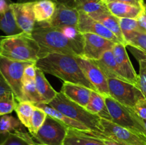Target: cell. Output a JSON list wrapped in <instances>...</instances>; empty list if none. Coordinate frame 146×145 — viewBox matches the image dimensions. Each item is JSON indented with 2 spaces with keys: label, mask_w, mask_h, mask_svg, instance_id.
Listing matches in <instances>:
<instances>
[{
  "label": "cell",
  "mask_w": 146,
  "mask_h": 145,
  "mask_svg": "<svg viewBox=\"0 0 146 145\" xmlns=\"http://www.w3.org/2000/svg\"><path fill=\"white\" fill-rule=\"evenodd\" d=\"M35 65L44 73L54 75L64 82L78 84L96 91L84 75L74 55L51 53L38 58Z\"/></svg>",
  "instance_id": "6da1fadb"
},
{
  "label": "cell",
  "mask_w": 146,
  "mask_h": 145,
  "mask_svg": "<svg viewBox=\"0 0 146 145\" xmlns=\"http://www.w3.org/2000/svg\"><path fill=\"white\" fill-rule=\"evenodd\" d=\"M31 34L40 47L39 58L51 53L83 56L84 45L70 39L59 28L36 22Z\"/></svg>",
  "instance_id": "7a4b0ae2"
},
{
  "label": "cell",
  "mask_w": 146,
  "mask_h": 145,
  "mask_svg": "<svg viewBox=\"0 0 146 145\" xmlns=\"http://www.w3.org/2000/svg\"><path fill=\"white\" fill-rule=\"evenodd\" d=\"M40 47L31 34L23 32L6 36L0 48V55L9 59L35 63L39 58Z\"/></svg>",
  "instance_id": "3957f363"
},
{
  "label": "cell",
  "mask_w": 146,
  "mask_h": 145,
  "mask_svg": "<svg viewBox=\"0 0 146 145\" xmlns=\"http://www.w3.org/2000/svg\"><path fill=\"white\" fill-rule=\"evenodd\" d=\"M48 105L68 117L84 124L91 130L103 133L101 118L98 115L88 112L84 107L81 106L68 99L61 92H58L56 98L48 104Z\"/></svg>",
  "instance_id": "277c9868"
},
{
  "label": "cell",
  "mask_w": 146,
  "mask_h": 145,
  "mask_svg": "<svg viewBox=\"0 0 146 145\" xmlns=\"http://www.w3.org/2000/svg\"><path fill=\"white\" fill-rule=\"evenodd\" d=\"M105 100L113 122L127 128L146 139L143 121L137 115L133 108L122 105L111 96L105 97Z\"/></svg>",
  "instance_id": "5b68a950"
},
{
  "label": "cell",
  "mask_w": 146,
  "mask_h": 145,
  "mask_svg": "<svg viewBox=\"0 0 146 145\" xmlns=\"http://www.w3.org/2000/svg\"><path fill=\"white\" fill-rule=\"evenodd\" d=\"M34 63L14 61L0 55V72L4 77L18 102L22 101V81L26 67Z\"/></svg>",
  "instance_id": "8992f818"
},
{
  "label": "cell",
  "mask_w": 146,
  "mask_h": 145,
  "mask_svg": "<svg viewBox=\"0 0 146 145\" xmlns=\"http://www.w3.org/2000/svg\"><path fill=\"white\" fill-rule=\"evenodd\" d=\"M110 96L126 107L133 108L138 100L145 98L135 85L118 79H108Z\"/></svg>",
  "instance_id": "52a82bcc"
},
{
  "label": "cell",
  "mask_w": 146,
  "mask_h": 145,
  "mask_svg": "<svg viewBox=\"0 0 146 145\" xmlns=\"http://www.w3.org/2000/svg\"><path fill=\"white\" fill-rule=\"evenodd\" d=\"M68 127L55 118L47 115L44 124L33 138L44 145H63Z\"/></svg>",
  "instance_id": "ba28073f"
},
{
  "label": "cell",
  "mask_w": 146,
  "mask_h": 145,
  "mask_svg": "<svg viewBox=\"0 0 146 145\" xmlns=\"http://www.w3.org/2000/svg\"><path fill=\"white\" fill-rule=\"evenodd\" d=\"M101 123L103 133L111 139L125 145H146V139L127 128L101 118Z\"/></svg>",
  "instance_id": "9c48e42d"
},
{
  "label": "cell",
  "mask_w": 146,
  "mask_h": 145,
  "mask_svg": "<svg viewBox=\"0 0 146 145\" xmlns=\"http://www.w3.org/2000/svg\"><path fill=\"white\" fill-rule=\"evenodd\" d=\"M76 61L87 79L96 91L104 97L110 96L108 78L93 61L82 56H76Z\"/></svg>",
  "instance_id": "30bf717a"
},
{
  "label": "cell",
  "mask_w": 146,
  "mask_h": 145,
  "mask_svg": "<svg viewBox=\"0 0 146 145\" xmlns=\"http://www.w3.org/2000/svg\"><path fill=\"white\" fill-rule=\"evenodd\" d=\"M84 34V44L83 56L91 61L99 60L106 51L113 49L116 43L91 33Z\"/></svg>",
  "instance_id": "8fae6325"
},
{
  "label": "cell",
  "mask_w": 146,
  "mask_h": 145,
  "mask_svg": "<svg viewBox=\"0 0 146 145\" xmlns=\"http://www.w3.org/2000/svg\"><path fill=\"white\" fill-rule=\"evenodd\" d=\"M79 11L76 9L63 3L56 2L54 16L48 23H44L55 28L74 26L78 28Z\"/></svg>",
  "instance_id": "7c38bea8"
},
{
  "label": "cell",
  "mask_w": 146,
  "mask_h": 145,
  "mask_svg": "<svg viewBox=\"0 0 146 145\" xmlns=\"http://www.w3.org/2000/svg\"><path fill=\"white\" fill-rule=\"evenodd\" d=\"M125 45L116 43L112 51L123 76L127 81L138 88V74L136 73L127 53Z\"/></svg>",
  "instance_id": "4fadbf2b"
},
{
  "label": "cell",
  "mask_w": 146,
  "mask_h": 145,
  "mask_svg": "<svg viewBox=\"0 0 146 145\" xmlns=\"http://www.w3.org/2000/svg\"><path fill=\"white\" fill-rule=\"evenodd\" d=\"M79 11V19H78V29L82 34L91 33L101 36L104 38L112 41L115 43H121L118 37L111 32L101 23L94 19L90 15L84 11Z\"/></svg>",
  "instance_id": "5bb4252c"
},
{
  "label": "cell",
  "mask_w": 146,
  "mask_h": 145,
  "mask_svg": "<svg viewBox=\"0 0 146 145\" xmlns=\"http://www.w3.org/2000/svg\"><path fill=\"white\" fill-rule=\"evenodd\" d=\"M33 5L34 2H17L11 4L17 25L23 32L29 34H31L36 23Z\"/></svg>",
  "instance_id": "9a60e30c"
},
{
  "label": "cell",
  "mask_w": 146,
  "mask_h": 145,
  "mask_svg": "<svg viewBox=\"0 0 146 145\" xmlns=\"http://www.w3.org/2000/svg\"><path fill=\"white\" fill-rule=\"evenodd\" d=\"M92 91V90L83 85L64 82L60 92L68 99L85 107L89 101Z\"/></svg>",
  "instance_id": "2e32d148"
},
{
  "label": "cell",
  "mask_w": 146,
  "mask_h": 145,
  "mask_svg": "<svg viewBox=\"0 0 146 145\" xmlns=\"http://www.w3.org/2000/svg\"><path fill=\"white\" fill-rule=\"evenodd\" d=\"M93 61L99 67L108 79H118L128 82L121 74L112 50L106 51L99 60Z\"/></svg>",
  "instance_id": "e0dca14e"
},
{
  "label": "cell",
  "mask_w": 146,
  "mask_h": 145,
  "mask_svg": "<svg viewBox=\"0 0 146 145\" xmlns=\"http://www.w3.org/2000/svg\"><path fill=\"white\" fill-rule=\"evenodd\" d=\"M88 15H90V16L92 17L94 19L99 21L104 26H106L111 32L113 33L118 37L120 42L126 46L125 39H124L121 27H120L119 18L118 17L113 15L109 11H104V12L94 13V14H88Z\"/></svg>",
  "instance_id": "ac0fdd59"
},
{
  "label": "cell",
  "mask_w": 146,
  "mask_h": 145,
  "mask_svg": "<svg viewBox=\"0 0 146 145\" xmlns=\"http://www.w3.org/2000/svg\"><path fill=\"white\" fill-rule=\"evenodd\" d=\"M36 106L37 107L42 109L47 115L55 118L56 119L61 122L64 125H65L67 127L71 128V129H77V130L79 131H84V132L92 131L89 128L87 127L86 125H84V124L81 123V122H78V121L75 120V119H72V118L68 117V116L61 113V112L58 111L57 109H54V107H52L50 105L44 103H39L36 105Z\"/></svg>",
  "instance_id": "d6986e66"
},
{
  "label": "cell",
  "mask_w": 146,
  "mask_h": 145,
  "mask_svg": "<svg viewBox=\"0 0 146 145\" xmlns=\"http://www.w3.org/2000/svg\"><path fill=\"white\" fill-rule=\"evenodd\" d=\"M85 108L88 112L94 115H98L101 119L112 122L111 115L106 103L105 97L97 91H92L91 98Z\"/></svg>",
  "instance_id": "ffe728a7"
},
{
  "label": "cell",
  "mask_w": 146,
  "mask_h": 145,
  "mask_svg": "<svg viewBox=\"0 0 146 145\" xmlns=\"http://www.w3.org/2000/svg\"><path fill=\"white\" fill-rule=\"evenodd\" d=\"M35 84L37 91L41 99V103L48 105L58 94L51 84L46 78L44 72L41 70L36 69V75L35 78Z\"/></svg>",
  "instance_id": "44dd1931"
},
{
  "label": "cell",
  "mask_w": 146,
  "mask_h": 145,
  "mask_svg": "<svg viewBox=\"0 0 146 145\" xmlns=\"http://www.w3.org/2000/svg\"><path fill=\"white\" fill-rule=\"evenodd\" d=\"M110 12L118 18H128L137 19L143 9L130 5L119 1L106 3Z\"/></svg>",
  "instance_id": "7402d4cb"
},
{
  "label": "cell",
  "mask_w": 146,
  "mask_h": 145,
  "mask_svg": "<svg viewBox=\"0 0 146 145\" xmlns=\"http://www.w3.org/2000/svg\"><path fill=\"white\" fill-rule=\"evenodd\" d=\"M56 2L51 0H39L33 5L34 16L37 23H48L55 12Z\"/></svg>",
  "instance_id": "603a6c76"
},
{
  "label": "cell",
  "mask_w": 146,
  "mask_h": 145,
  "mask_svg": "<svg viewBox=\"0 0 146 145\" xmlns=\"http://www.w3.org/2000/svg\"><path fill=\"white\" fill-rule=\"evenodd\" d=\"M63 145H105L99 139L86 134L83 131L68 128Z\"/></svg>",
  "instance_id": "cb8c5ba5"
},
{
  "label": "cell",
  "mask_w": 146,
  "mask_h": 145,
  "mask_svg": "<svg viewBox=\"0 0 146 145\" xmlns=\"http://www.w3.org/2000/svg\"><path fill=\"white\" fill-rule=\"evenodd\" d=\"M68 6L88 14L109 11L103 0H70Z\"/></svg>",
  "instance_id": "d4e9b609"
},
{
  "label": "cell",
  "mask_w": 146,
  "mask_h": 145,
  "mask_svg": "<svg viewBox=\"0 0 146 145\" xmlns=\"http://www.w3.org/2000/svg\"><path fill=\"white\" fill-rule=\"evenodd\" d=\"M0 30L5 33L7 36L23 33L16 21L12 8L3 14H0Z\"/></svg>",
  "instance_id": "484cf974"
},
{
  "label": "cell",
  "mask_w": 146,
  "mask_h": 145,
  "mask_svg": "<svg viewBox=\"0 0 146 145\" xmlns=\"http://www.w3.org/2000/svg\"><path fill=\"white\" fill-rule=\"evenodd\" d=\"M24 125L21 121L11 115H4L0 116V134L7 136L9 133L24 131Z\"/></svg>",
  "instance_id": "4316f807"
},
{
  "label": "cell",
  "mask_w": 146,
  "mask_h": 145,
  "mask_svg": "<svg viewBox=\"0 0 146 145\" xmlns=\"http://www.w3.org/2000/svg\"><path fill=\"white\" fill-rule=\"evenodd\" d=\"M33 139V136L25 131L9 133L0 145H37Z\"/></svg>",
  "instance_id": "83f0119b"
},
{
  "label": "cell",
  "mask_w": 146,
  "mask_h": 145,
  "mask_svg": "<svg viewBox=\"0 0 146 145\" xmlns=\"http://www.w3.org/2000/svg\"><path fill=\"white\" fill-rule=\"evenodd\" d=\"M36 107V106L34 104L29 101H20L17 102L15 111L19 119L27 129L29 127L31 117Z\"/></svg>",
  "instance_id": "f1b7e54d"
},
{
  "label": "cell",
  "mask_w": 146,
  "mask_h": 145,
  "mask_svg": "<svg viewBox=\"0 0 146 145\" xmlns=\"http://www.w3.org/2000/svg\"><path fill=\"white\" fill-rule=\"evenodd\" d=\"M22 84V101H29L35 105L41 103L35 80H23Z\"/></svg>",
  "instance_id": "f546056e"
},
{
  "label": "cell",
  "mask_w": 146,
  "mask_h": 145,
  "mask_svg": "<svg viewBox=\"0 0 146 145\" xmlns=\"http://www.w3.org/2000/svg\"><path fill=\"white\" fill-rule=\"evenodd\" d=\"M119 18L120 27L122 31L123 36L125 39L127 46V41L132 36L135 31H140L138 28V24L137 19L128 18Z\"/></svg>",
  "instance_id": "4dcf8cb0"
},
{
  "label": "cell",
  "mask_w": 146,
  "mask_h": 145,
  "mask_svg": "<svg viewBox=\"0 0 146 145\" xmlns=\"http://www.w3.org/2000/svg\"><path fill=\"white\" fill-rule=\"evenodd\" d=\"M13 92H9L0 96V116L8 115L15 110L17 102Z\"/></svg>",
  "instance_id": "1f68e13d"
},
{
  "label": "cell",
  "mask_w": 146,
  "mask_h": 145,
  "mask_svg": "<svg viewBox=\"0 0 146 145\" xmlns=\"http://www.w3.org/2000/svg\"><path fill=\"white\" fill-rule=\"evenodd\" d=\"M47 114L42 109L38 107H36L34 113H33L32 117H31L30 126L28 128L29 133L31 136L34 137L37 134L38 131L44 124L46 118Z\"/></svg>",
  "instance_id": "d6a6232c"
},
{
  "label": "cell",
  "mask_w": 146,
  "mask_h": 145,
  "mask_svg": "<svg viewBox=\"0 0 146 145\" xmlns=\"http://www.w3.org/2000/svg\"><path fill=\"white\" fill-rule=\"evenodd\" d=\"M127 46H132L146 54V34L135 31L127 41Z\"/></svg>",
  "instance_id": "836d02e7"
},
{
  "label": "cell",
  "mask_w": 146,
  "mask_h": 145,
  "mask_svg": "<svg viewBox=\"0 0 146 145\" xmlns=\"http://www.w3.org/2000/svg\"><path fill=\"white\" fill-rule=\"evenodd\" d=\"M139 63V74H138V88L141 90L146 99V63L143 60L138 61Z\"/></svg>",
  "instance_id": "e575fe53"
},
{
  "label": "cell",
  "mask_w": 146,
  "mask_h": 145,
  "mask_svg": "<svg viewBox=\"0 0 146 145\" xmlns=\"http://www.w3.org/2000/svg\"><path fill=\"white\" fill-rule=\"evenodd\" d=\"M83 132L86 134L88 135V136H94V137H96L99 139L105 145H125L123 144L120 143V142L114 140V139L108 137L102 132H96V131H89V132H84V131H83Z\"/></svg>",
  "instance_id": "d590c367"
},
{
  "label": "cell",
  "mask_w": 146,
  "mask_h": 145,
  "mask_svg": "<svg viewBox=\"0 0 146 145\" xmlns=\"http://www.w3.org/2000/svg\"><path fill=\"white\" fill-rule=\"evenodd\" d=\"M36 69L35 63H32L26 67L24 71L23 80H35Z\"/></svg>",
  "instance_id": "8d00e7d4"
},
{
  "label": "cell",
  "mask_w": 146,
  "mask_h": 145,
  "mask_svg": "<svg viewBox=\"0 0 146 145\" xmlns=\"http://www.w3.org/2000/svg\"><path fill=\"white\" fill-rule=\"evenodd\" d=\"M133 109L137 115L143 119H146V99L143 98L137 102Z\"/></svg>",
  "instance_id": "74e56055"
},
{
  "label": "cell",
  "mask_w": 146,
  "mask_h": 145,
  "mask_svg": "<svg viewBox=\"0 0 146 145\" xmlns=\"http://www.w3.org/2000/svg\"><path fill=\"white\" fill-rule=\"evenodd\" d=\"M9 92H12L11 88H10L8 82H7L1 72H0V96Z\"/></svg>",
  "instance_id": "f35d334b"
},
{
  "label": "cell",
  "mask_w": 146,
  "mask_h": 145,
  "mask_svg": "<svg viewBox=\"0 0 146 145\" xmlns=\"http://www.w3.org/2000/svg\"><path fill=\"white\" fill-rule=\"evenodd\" d=\"M112 1H119V2L125 3V4L135 6V7H140L142 9H143L144 4H145L144 0H107L106 3L112 2Z\"/></svg>",
  "instance_id": "ab89813d"
},
{
  "label": "cell",
  "mask_w": 146,
  "mask_h": 145,
  "mask_svg": "<svg viewBox=\"0 0 146 145\" xmlns=\"http://www.w3.org/2000/svg\"><path fill=\"white\" fill-rule=\"evenodd\" d=\"M137 21H138L139 31L146 34V14L144 12L143 9L137 18Z\"/></svg>",
  "instance_id": "60d3db41"
},
{
  "label": "cell",
  "mask_w": 146,
  "mask_h": 145,
  "mask_svg": "<svg viewBox=\"0 0 146 145\" xmlns=\"http://www.w3.org/2000/svg\"><path fill=\"white\" fill-rule=\"evenodd\" d=\"M128 47H129L131 52L132 53L133 55H134V57H135L138 61H139V60H143V61H144L146 63V54L144 53H143L142 51L136 49L135 48H133V47L132 46H128Z\"/></svg>",
  "instance_id": "b9f144b4"
},
{
  "label": "cell",
  "mask_w": 146,
  "mask_h": 145,
  "mask_svg": "<svg viewBox=\"0 0 146 145\" xmlns=\"http://www.w3.org/2000/svg\"><path fill=\"white\" fill-rule=\"evenodd\" d=\"M13 4L11 0H0V14L6 12L11 7Z\"/></svg>",
  "instance_id": "7bdbcfd3"
},
{
  "label": "cell",
  "mask_w": 146,
  "mask_h": 145,
  "mask_svg": "<svg viewBox=\"0 0 146 145\" xmlns=\"http://www.w3.org/2000/svg\"><path fill=\"white\" fill-rule=\"evenodd\" d=\"M39 1V0H18L19 3H25V2H34V1ZM51 1H54L55 2H57L58 0H51Z\"/></svg>",
  "instance_id": "ee69618b"
},
{
  "label": "cell",
  "mask_w": 146,
  "mask_h": 145,
  "mask_svg": "<svg viewBox=\"0 0 146 145\" xmlns=\"http://www.w3.org/2000/svg\"><path fill=\"white\" fill-rule=\"evenodd\" d=\"M69 1L70 0H58L57 2L63 3V4H66V5H68V4H69Z\"/></svg>",
  "instance_id": "f6af8a7d"
},
{
  "label": "cell",
  "mask_w": 146,
  "mask_h": 145,
  "mask_svg": "<svg viewBox=\"0 0 146 145\" xmlns=\"http://www.w3.org/2000/svg\"><path fill=\"white\" fill-rule=\"evenodd\" d=\"M5 36H0V48H1V42H2L3 39H4V38H5Z\"/></svg>",
  "instance_id": "bcb514c9"
},
{
  "label": "cell",
  "mask_w": 146,
  "mask_h": 145,
  "mask_svg": "<svg viewBox=\"0 0 146 145\" xmlns=\"http://www.w3.org/2000/svg\"><path fill=\"white\" fill-rule=\"evenodd\" d=\"M143 11L145 12V14H146V4H144V7H143Z\"/></svg>",
  "instance_id": "7dc6e473"
},
{
  "label": "cell",
  "mask_w": 146,
  "mask_h": 145,
  "mask_svg": "<svg viewBox=\"0 0 146 145\" xmlns=\"http://www.w3.org/2000/svg\"><path fill=\"white\" fill-rule=\"evenodd\" d=\"M143 124H144V126H145V130H146V119H143Z\"/></svg>",
  "instance_id": "c3c4849f"
},
{
  "label": "cell",
  "mask_w": 146,
  "mask_h": 145,
  "mask_svg": "<svg viewBox=\"0 0 146 145\" xmlns=\"http://www.w3.org/2000/svg\"><path fill=\"white\" fill-rule=\"evenodd\" d=\"M103 1H104V2H106V1H107V0H103Z\"/></svg>",
  "instance_id": "681fc988"
},
{
  "label": "cell",
  "mask_w": 146,
  "mask_h": 145,
  "mask_svg": "<svg viewBox=\"0 0 146 145\" xmlns=\"http://www.w3.org/2000/svg\"><path fill=\"white\" fill-rule=\"evenodd\" d=\"M37 145H44V144H38Z\"/></svg>",
  "instance_id": "f907efd6"
}]
</instances>
